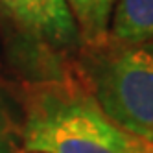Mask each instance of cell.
<instances>
[{
    "instance_id": "cell-5",
    "label": "cell",
    "mask_w": 153,
    "mask_h": 153,
    "mask_svg": "<svg viewBox=\"0 0 153 153\" xmlns=\"http://www.w3.org/2000/svg\"><path fill=\"white\" fill-rule=\"evenodd\" d=\"M78 24L79 37L89 42L105 39L116 0H65Z\"/></svg>"
},
{
    "instance_id": "cell-2",
    "label": "cell",
    "mask_w": 153,
    "mask_h": 153,
    "mask_svg": "<svg viewBox=\"0 0 153 153\" xmlns=\"http://www.w3.org/2000/svg\"><path fill=\"white\" fill-rule=\"evenodd\" d=\"M91 79L102 111L153 146V42L124 45L98 57Z\"/></svg>"
},
{
    "instance_id": "cell-3",
    "label": "cell",
    "mask_w": 153,
    "mask_h": 153,
    "mask_svg": "<svg viewBox=\"0 0 153 153\" xmlns=\"http://www.w3.org/2000/svg\"><path fill=\"white\" fill-rule=\"evenodd\" d=\"M6 11L31 35L56 46H72L78 24L65 0H0Z\"/></svg>"
},
{
    "instance_id": "cell-1",
    "label": "cell",
    "mask_w": 153,
    "mask_h": 153,
    "mask_svg": "<svg viewBox=\"0 0 153 153\" xmlns=\"http://www.w3.org/2000/svg\"><path fill=\"white\" fill-rule=\"evenodd\" d=\"M30 153H153V146L118 127L92 96L46 92L31 103L22 127Z\"/></svg>"
},
{
    "instance_id": "cell-6",
    "label": "cell",
    "mask_w": 153,
    "mask_h": 153,
    "mask_svg": "<svg viewBox=\"0 0 153 153\" xmlns=\"http://www.w3.org/2000/svg\"><path fill=\"white\" fill-rule=\"evenodd\" d=\"M19 153H30V151H24V149H22V151H19Z\"/></svg>"
},
{
    "instance_id": "cell-4",
    "label": "cell",
    "mask_w": 153,
    "mask_h": 153,
    "mask_svg": "<svg viewBox=\"0 0 153 153\" xmlns=\"http://www.w3.org/2000/svg\"><path fill=\"white\" fill-rule=\"evenodd\" d=\"M111 33L118 42H153V0H116Z\"/></svg>"
}]
</instances>
